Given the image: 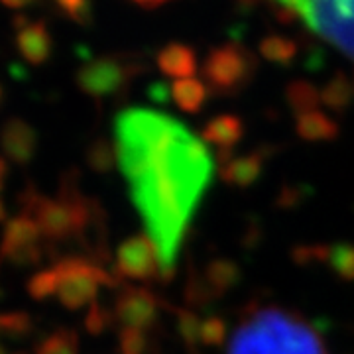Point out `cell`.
Instances as JSON below:
<instances>
[{
	"instance_id": "1",
	"label": "cell",
	"mask_w": 354,
	"mask_h": 354,
	"mask_svg": "<svg viewBox=\"0 0 354 354\" xmlns=\"http://www.w3.org/2000/svg\"><path fill=\"white\" fill-rule=\"evenodd\" d=\"M114 134L118 165L158 250L160 274L171 276L185 230L213 179V156L203 138L158 111L127 109Z\"/></svg>"
},
{
	"instance_id": "2",
	"label": "cell",
	"mask_w": 354,
	"mask_h": 354,
	"mask_svg": "<svg viewBox=\"0 0 354 354\" xmlns=\"http://www.w3.org/2000/svg\"><path fill=\"white\" fill-rule=\"evenodd\" d=\"M228 354H327L301 317L278 307L254 309L234 330Z\"/></svg>"
},
{
	"instance_id": "3",
	"label": "cell",
	"mask_w": 354,
	"mask_h": 354,
	"mask_svg": "<svg viewBox=\"0 0 354 354\" xmlns=\"http://www.w3.org/2000/svg\"><path fill=\"white\" fill-rule=\"evenodd\" d=\"M26 215L38 223L44 239L48 241H67L71 236L87 230L91 209L88 201L71 185L64 191L59 199L30 193L26 197Z\"/></svg>"
},
{
	"instance_id": "4",
	"label": "cell",
	"mask_w": 354,
	"mask_h": 354,
	"mask_svg": "<svg viewBox=\"0 0 354 354\" xmlns=\"http://www.w3.org/2000/svg\"><path fill=\"white\" fill-rule=\"evenodd\" d=\"M354 62V0H276Z\"/></svg>"
},
{
	"instance_id": "5",
	"label": "cell",
	"mask_w": 354,
	"mask_h": 354,
	"mask_svg": "<svg viewBox=\"0 0 354 354\" xmlns=\"http://www.w3.org/2000/svg\"><path fill=\"white\" fill-rule=\"evenodd\" d=\"M57 276V299L65 309L77 311L97 301L101 286H114L111 274L83 258H65L51 266Z\"/></svg>"
},
{
	"instance_id": "6",
	"label": "cell",
	"mask_w": 354,
	"mask_h": 354,
	"mask_svg": "<svg viewBox=\"0 0 354 354\" xmlns=\"http://www.w3.org/2000/svg\"><path fill=\"white\" fill-rule=\"evenodd\" d=\"M254 71V55L239 44H225L215 48L203 64V77L207 85L221 95L236 93L252 79Z\"/></svg>"
},
{
	"instance_id": "7",
	"label": "cell",
	"mask_w": 354,
	"mask_h": 354,
	"mask_svg": "<svg viewBox=\"0 0 354 354\" xmlns=\"http://www.w3.org/2000/svg\"><path fill=\"white\" fill-rule=\"evenodd\" d=\"M134 71L136 67L132 64L109 55L87 62L77 71L75 81L85 95L93 99H104L127 87L128 81L134 77Z\"/></svg>"
},
{
	"instance_id": "8",
	"label": "cell",
	"mask_w": 354,
	"mask_h": 354,
	"mask_svg": "<svg viewBox=\"0 0 354 354\" xmlns=\"http://www.w3.org/2000/svg\"><path fill=\"white\" fill-rule=\"evenodd\" d=\"M41 230L30 215L14 216L4 228L0 242V260L8 264L26 268L38 264L41 258Z\"/></svg>"
},
{
	"instance_id": "9",
	"label": "cell",
	"mask_w": 354,
	"mask_h": 354,
	"mask_svg": "<svg viewBox=\"0 0 354 354\" xmlns=\"http://www.w3.org/2000/svg\"><path fill=\"white\" fill-rule=\"evenodd\" d=\"M116 274L120 278L136 279V281H146L160 274V260H158V250L150 241V236L144 234H134L116 250Z\"/></svg>"
},
{
	"instance_id": "10",
	"label": "cell",
	"mask_w": 354,
	"mask_h": 354,
	"mask_svg": "<svg viewBox=\"0 0 354 354\" xmlns=\"http://www.w3.org/2000/svg\"><path fill=\"white\" fill-rule=\"evenodd\" d=\"M158 299L146 288H124L114 304V315L122 323V329L146 330L158 317Z\"/></svg>"
},
{
	"instance_id": "11",
	"label": "cell",
	"mask_w": 354,
	"mask_h": 354,
	"mask_svg": "<svg viewBox=\"0 0 354 354\" xmlns=\"http://www.w3.org/2000/svg\"><path fill=\"white\" fill-rule=\"evenodd\" d=\"M0 150L16 165H28L38 152V132L20 116L8 118L0 128Z\"/></svg>"
},
{
	"instance_id": "12",
	"label": "cell",
	"mask_w": 354,
	"mask_h": 354,
	"mask_svg": "<svg viewBox=\"0 0 354 354\" xmlns=\"http://www.w3.org/2000/svg\"><path fill=\"white\" fill-rule=\"evenodd\" d=\"M16 48L28 64L41 65L50 59L53 38L44 22H26L24 26H18Z\"/></svg>"
},
{
	"instance_id": "13",
	"label": "cell",
	"mask_w": 354,
	"mask_h": 354,
	"mask_svg": "<svg viewBox=\"0 0 354 354\" xmlns=\"http://www.w3.org/2000/svg\"><path fill=\"white\" fill-rule=\"evenodd\" d=\"M244 136V122L234 114H221L209 120L201 132L203 142L218 148L221 152H228L236 146Z\"/></svg>"
},
{
	"instance_id": "14",
	"label": "cell",
	"mask_w": 354,
	"mask_h": 354,
	"mask_svg": "<svg viewBox=\"0 0 354 354\" xmlns=\"http://www.w3.org/2000/svg\"><path fill=\"white\" fill-rule=\"evenodd\" d=\"M158 67L171 79H189L197 71V55L185 44H169L158 55Z\"/></svg>"
},
{
	"instance_id": "15",
	"label": "cell",
	"mask_w": 354,
	"mask_h": 354,
	"mask_svg": "<svg viewBox=\"0 0 354 354\" xmlns=\"http://www.w3.org/2000/svg\"><path fill=\"white\" fill-rule=\"evenodd\" d=\"M262 174V158L260 153H248L241 158H232L221 165V177L228 185L234 187H248Z\"/></svg>"
},
{
	"instance_id": "16",
	"label": "cell",
	"mask_w": 354,
	"mask_h": 354,
	"mask_svg": "<svg viewBox=\"0 0 354 354\" xmlns=\"http://www.w3.org/2000/svg\"><path fill=\"white\" fill-rule=\"evenodd\" d=\"M297 136L307 142H329L339 136V124L319 109L297 116Z\"/></svg>"
},
{
	"instance_id": "17",
	"label": "cell",
	"mask_w": 354,
	"mask_h": 354,
	"mask_svg": "<svg viewBox=\"0 0 354 354\" xmlns=\"http://www.w3.org/2000/svg\"><path fill=\"white\" fill-rule=\"evenodd\" d=\"M207 95H209L207 85L201 79H195V77L179 79V81H174V85H171V99L183 113H199L207 102Z\"/></svg>"
},
{
	"instance_id": "18",
	"label": "cell",
	"mask_w": 354,
	"mask_h": 354,
	"mask_svg": "<svg viewBox=\"0 0 354 354\" xmlns=\"http://www.w3.org/2000/svg\"><path fill=\"white\" fill-rule=\"evenodd\" d=\"M353 101L354 83L344 73H337L321 91V102L333 113H344Z\"/></svg>"
},
{
	"instance_id": "19",
	"label": "cell",
	"mask_w": 354,
	"mask_h": 354,
	"mask_svg": "<svg viewBox=\"0 0 354 354\" xmlns=\"http://www.w3.org/2000/svg\"><path fill=\"white\" fill-rule=\"evenodd\" d=\"M209 293H225L241 281V270L230 260H213L205 270Z\"/></svg>"
},
{
	"instance_id": "20",
	"label": "cell",
	"mask_w": 354,
	"mask_h": 354,
	"mask_svg": "<svg viewBox=\"0 0 354 354\" xmlns=\"http://www.w3.org/2000/svg\"><path fill=\"white\" fill-rule=\"evenodd\" d=\"M260 55L276 65H290L297 55V46L286 36H266L260 41Z\"/></svg>"
},
{
	"instance_id": "21",
	"label": "cell",
	"mask_w": 354,
	"mask_h": 354,
	"mask_svg": "<svg viewBox=\"0 0 354 354\" xmlns=\"http://www.w3.org/2000/svg\"><path fill=\"white\" fill-rule=\"evenodd\" d=\"M286 95H288L290 106L297 116H301L305 113H311V111H317V106L321 102V91H317L307 81H293V83H290Z\"/></svg>"
},
{
	"instance_id": "22",
	"label": "cell",
	"mask_w": 354,
	"mask_h": 354,
	"mask_svg": "<svg viewBox=\"0 0 354 354\" xmlns=\"http://www.w3.org/2000/svg\"><path fill=\"white\" fill-rule=\"evenodd\" d=\"M323 258L339 278L354 281V244H335L330 248H323Z\"/></svg>"
},
{
	"instance_id": "23",
	"label": "cell",
	"mask_w": 354,
	"mask_h": 354,
	"mask_svg": "<svg viewBox=\"0 0 354 354\" xmlns=\"http://www.w3.org/2000/svg\"><path fill=\"white\" fill-rule=\"evenodd\" d=\"M36 354H79V337L75 330H55L36 344Z\"/></svg>"
},
{
	"instance_id": "24",
	"label": "cell",
	"mask_w": 354,
	"mask_h": 354,
	"mask_svg": "<svg viewBox=\"0 0 354 354\" xmlns=\"http://www.w3.org/2000/svg\"><path fill=\"white\" fill-rule=\"evenodd\" d=\"M87 164L97 174H109L114 165L118 164V156H116L114 144L102 138L95 140L87 150Z\"/></svg>"
},
{
	"instance_id": "25",
	"label": "cell",
	"mask_w": 354,
	"mask_h": 354,
	"mask_svg": "<svg viewBox=\"0 0 354 354\" xmlns=\"http://www.w3.org/2000/svg\"><path fill=\"white\" fill-rule=\"evenodd\" d=\"M28 293L36 301H44V299L53 297L57 293V276H55V270L48 268V270L38 272L34 278L28 281Z\"/></svg>"
},
{
	"instance_id": "26",
	"label": "cell",
	"mask_w": 354,
	"mask_h": 354,
	"mask_svg": "<svg viewBox=\"0 0 354 354\" xmlns=\"http://www.w3.org/2000/svg\"><path fill=\"white\" fill-rule=\"evenodd\" d=\"M34 327L32 317L24 311L0 313V335L6 337H26Z\"/></svg>"
},
{
	"instance_id": "27",
	"label": "cell",
	"mask_w": 354,
	"mask_h": 354,
	"mask_svg": "<svg viewBox=\"0 0 354 354\" xmlns=\"http://www.w3.org/2000/svg\"><path fill=\"white\" fill-rule=\"evenodd\" d=\"M227 323L221 317H207L201 321V330H199V341L207 346H221L227 341Z\"/></svg>"
},
{
	"instance_id": "28",
	"label": "cell",
	"mask_w": 354,
	"mask_h": 354,
	"mask_svg": "<svg viewBox=\"0 0 354 354\" xmlns=\"http://www.w3.org/2000/svg\"><path fill=\"white\" fill-rule=\"evenodd\" d=\"M177 329L181 333L183 341L187 344H197L199 341V330H201V321L199 317L195 315L193 311H187V309H181L177 313Z\"/></svg>"
},
{
	"instance_id": "29",
	"label": "cell",
	"mask_w": 354,
	"mask_h": 354,
	"mask_svg": "<svg viewBox=\"0 0 354 354\" xmlns=\"http://www.w3.org/2000/svg\"><path fill=\"white\" fill-rule=\"evenodd\" d=\"M148 346V339L144 330L122 329L118 339V351L120 354H144Z\"/></svg>"
},
{
	"instance_id": "30",
	"label": "cell",
	"mask_w": 354,
	"mask_h": 354,
	"mask_svg": "<svg viewBox=\"0 0 354 354\" xmlns=\"http://www.w3.org/2000/svg\"><path fill=\"white\" fill-rule=\"evenodd\" d=\"M113 319H111V313L106 309H102L101 305L95 304L88 305V313L85 317V327L91 335H101L102 330H106L111 327Z\"/></svg>"
},
{
	"instance_id": "31",
	"label": "cell",
	"mask_w": 354,
	"mask_h": 354,
	"mask_svg": "<svg viewBox=\"0 0 354 354\" xmlns=\"http://www.w3.org/2000/svg\"><path fill=\"white\" fill-rule=\"evenodd\" d=\"M55 2L69 18H73L79 24H87L91 16V0H55Z\"/></svg>"
},
{
	"instance_id": "32",
	"label": "cell",
	"mask_w": 354,
	"mask_h": 354,
	"mask_svg": "<svg viewBox=\"0 0 354 354\" xmlns=\"http://www.w3.org/2000/svg\"><path fill=\"white\" fill-rule=\"evenodd\" d=\"M0 2H2L4 6H8V8H16V10H18V8H26V6L32 4L34 0H0Z\"/></svg>"
},
{
	"instance_id": "33",
	"label": "cell",
	"mask_w": 354,
	"mask_h": 354,
	"mask_svg": "<svg viewBox=\"0 0 354 354\" xmlns=\"http://www.w3.org/2000/svg\"><path fill=\"white\" fill-rule=\"evenodd\" d=\"M134 2H138V4H142V6H150V8H153V6H160V0H134Z\"/></svg>"
},
{
	"instance_id": "34",
	"label": "cell",
	"mask_w": 354,
	"mask_h": 354,
	"mask_svg": "<svg viewBox=\"0 0 354 354\" xmlns=\"http://www.w3.org/2000/svg\"><path fill=\"white\" fill-rule=\"evenodd\" d=\"M4 179H6V177L0 176V191H2V185H4Z\"/></svg>"
},
{
	"instance_id": "35",
	"label": "cell",
	"mask_w": 354,
	"mask_h": 354,
	"mask_svg": "<svg viewBox=\"0 0 354 354\" xmlns=\"http://www.w3.org/2000/svg\"><path fill=\"white\" fill-rule=\"evenodd\" d=\"M0 99H2V88H0Z\"/></svg>"
},
{
	"instance_id": "36",
	"label": "cell",
	"mask_w": 354,
	"mask_h": 354,
	"mask_svg": "<svg viewBox=\"0 0 354 354\" xmlns=\"http://www.w3.org/2000/svg\"><path fill=\"white\" fill-rule=\"evenodd\" d=\"M164 2H165V0H160V4H164Z\"/></svg>"
}]
</instances>
